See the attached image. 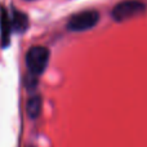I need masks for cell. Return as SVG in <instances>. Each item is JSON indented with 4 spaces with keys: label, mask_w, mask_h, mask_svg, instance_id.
Segmentation results:
<instances>
[{
    "label": "cell",
    "mask_w": 147,
    "mask_h": 147,
    "mask_svg": "<svg viewBox=\"0 0 147 147\" xmlns=\"http://www.w3.org/2000/svg\"><path fill=\"white\" fill-rule=\"evenodd\" d=\"M49 62V51L45 47L35 45L26 53V66L31 75L38 76L44 72Z\"/></svg>",
    "instance_id": "cell-1"
},
{
    "label": "cell",
    "mask_w": 147,
    "mask_h": 147,
    "mask_svg": "<svg viewBox=\"0 0 147 147\" xmlns=\"http://www.w3.org/2000/svg\"><path fill=\"white\" fill-rule=\"evenodd\" d=\"M146 10V5L138 0H124L114 7L112 18L115 21H125L138 16Z\"/></svg>",
    "instance_id": "cell-2"
},
{
    "label": "cell",
    "mask_w": 147,
    "mask_h": 147,
    "mask_svg": "<svg viewBox=\"0 0 147 147\" xmlns=\"http://www.w3.org/2000/svg\"><path fill=\"white\" fill-rule=\"evenodd\" d=\"M99 20V14L97 10H83L71 16L67 22V28L70 31H85L92 28Z\"/></svg>",
    "instance_id": "cell-3"
},
{
    "label": "cell",
    "mask_w": 147,
    "mask_h": 147,
    "mask_svg": "<svg viewBox=\"0 0 147 147\" xmlns=\"http://www.w3.org/2000/svg\"><path fill=\"white\" fill-rule=\"evenodd\" d=\"M10 32H12V22L8 12L4 8H0V44L3 48H7L10 43Z\"/></svg>",
    "instance_id": "cell-4"
},
{
    "label": "cell",
    "mask_w": 147,
    "mask_h": 147,
    "mask_svg": "<svg viewBox=\"0 0 147 147\" xmlns=\"http://www.w3.org/2000/svg\"><path fill=\"white\" fill-rule=\"evenodd\" d=\"M10 22H12V28L14 31H17V32H25L28 27V23H30L27 14L17 9L13 10V16L10 18Z\"/></svg>",
    "instance_id": "cell-5"
},
{
    "label": "cell",
    "mask_w": 147,
    "mask_h": 147,
    "mask_svg": "<svg viewBox=\"0 0 147 147\" xmlns=\"http://www.w3.org/2000/svg\"><path fill=\"white\" fill-rule=\"evenodd\" d=\"M41 106H43V101H41V96L35 94V96L30 97L26 105V111L27 115L31 119H36L41 112Z\"/></svg>",
    "instance_id": "cell-6"
}]
</instances>
